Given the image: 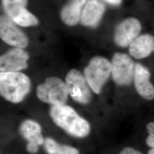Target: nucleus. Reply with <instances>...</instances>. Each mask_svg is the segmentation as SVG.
<instances>
[{"mask_svg": "<svg viewBox=\"0 0 154 154\" xmlns=\"http://www.w3.org/2000/svg\"><path fill=\"white\" fill-rule=\"evenodd\" d=\"M14 23L9 17H1V38L7 44L15 48H26L28 45V37L20 29L17 27Z\"/></svg>", "mask_w": 154, "mask_h": 154, "instance_id": "8", "label": "nucleus"}, {"mask_svg": "<svg viewBox=\"0 0 154 154\" xmlns=\"http://www.w3.org/2000/svg\"><path fill=\"white\" fill-rule=\"evenodd\" d=\"M151 74L149 69L141 63H135L133 82L137 93L144 99H154V86L151 82Z\"/></svg>", "mask_w": 154, "mask_h": 154, "instance_id": "9", "label": "nucleus"}, {"mask_svg": "<svg viewBox=\"0 0 154 154\" xmlns=\"http://www.w3.org/2000/svg\"><path fill=\"white\" fill-rule=\"evenodd\" d=\"M142 28L141 22L135 17H130L123 20L115 29L114 43L121 48L128 47L140 35Z\"/></svg>", "mask_w": 154, "mask_h": 154, "instance_id": "7", "label": "nucleus"}, {"mask_svg": "<svg viewBox=\"0 0 154 154\" xmlns=\"http://www.w3.org/2000/svg\"><path fill=\"white\" fill-rule=\"evenodd\" d=\"M44 147L48 154H79L77 149L60 144L51 138H47L45 140Z\"/></svg>", "mask_w": 154, "mask_h": 154, "instance_id": "16", "label": "nucleus"}, {"mask_svg": "<svg viewBox=\"0 0 154 154\" xmlns=\"http://www.w3.org/2000/svg\"><path fill=\"white\" fill-rule=\"evenodd\" d=\"M147 154H154V148L150 149L148 151Z\"/></svg>", "mask_w": 154, "mask_h": 154, "instance_id": "21", "label": "nucleus"}, {"mask_svg": "<svg viewBox=\"0 0 154 154\" xmlns=\"http://www.w3.org/2000/svg\"><path fill=\"white\" fill-rule=\"evenodd\" d=\"M29 55L22 48L9 50L0 58L1 72H17L26 69Z\"/></svg>", "mask_w": 154, "mask_h": 154, "instance_id": "10", "label": "nucleus"}, {"mask_svg": "<svg viewBox=\"0 0 154 154\" xmlns=\"http://www.w3.org/2000/svg\"><path fill=\"white\" fill-rule=\"evenodd\" d=\"M146 130L148 134L146 139V143L151 149L154 148V122H150L146 125Z\"/></svg>", "mask_w": 154, "mask_h": 154, "instance_id": "17", "label": "nucleus"}, {"mask_svg": "<svg viewBox=\"0 0 154 154\" xmlns=\"http://www.w3.org/2000/svg\"><path fill=\"white\" fill-rule=\"evenodd\" d=\"M103 1L108 3L111 5L113 6L120 5L123 1V0H103Z\"/></svg>", "mask_w": 154, "mask_h": 154, "instance_id": "20", "label": "nucleus"}, {"mask_svg": "<svg viewBox=\"0 0 154 154\" xmlns=\"http://www.w3.org/2000/svg\"><path fill=\"white\" fill-rule=\"evenodd\" d=\"M29 77L20 72H1L0 93L7 100L17 103L22 101L30 90Z\"/></svg>", "mask_w": 154, "mask_h": 154, "instance_id": "2", "label": "nucleus"}, {"mask_svg": "<svg viewBox=\"0 0 154 154\" xmlns=\"http://www.w3.org/2000/svg\"><path fill=\"white\" fill-rule=\"evenodd\" d=\"M88 0H69L61 9V20L68 26L77 25L81 20L83 8Z\"/></svg>", "mask_w": 154, "mask_h": 154, "instance_id": "13", "label": "nucleus"}, {"mask_svg": "<svg viewBox=\"0 0 154 154\" xmlns=\"http://www.w3.org/2000/svg\"><path fill=\"white\" fill-rule=\"evenodd\" d=\"M22 137L28 143H33L38 146L44 144L45 139L41 134V127L38 123L32 120L23 122L20 128Z\"/></svg>", "mask_w": 154, "mask_h": 154, "instance_id": "14", "label": "nucleus"}, {"mask_svg": "<svg viewBox=\"0 0 154 154\" xmlns=\"http://www.w3.org/2000/svg\"><path fill=\"white\" fill-rule=\"evenodd\" d=\"M119 154H143L140 151L132 147H127L123 149Z\"/></svg>", "mask_w": 154, "mask_h": 154, "instance_id": "18", "label": "nucleus"}, {"mask_svg": "<svg viewBox=\"0 0 154 154\" xmlns=\"http://www.w3.org/2000/svg\"><path fill=\"white\" fill-rule=\"evenodd\" d=\"M128 52L136 60L147 58L154 53V35L151 34L139 35L128 46Z\"/></svg>", "mask_w": 154, "mask_h": 154, "instance_id": "12", "label": "nucleus"}, {"mask_svg": "<svg viewBox=\"0 0 154 154\" xmlns=\"http://www.w3.org/2000/svg\"><path fill=\"white\" fill-rule=\"evenodd\" d=\"M111 75L114 82L120 86H126L133 81L135 66L132 58L125 53H116L111 60Z\"/></svg>", "mask_w": 154, "mask_h": 154, "instance_id": "5", "label": "nucleus"}, {"mask_svg": "<svg viewBox=\"0 0 154 154\" xmlns=\"http://www.w3.org/2000/svg\"><path fill=\"white\" fill-rule=\"evenodd\" d=\"M50 115L55 124L70 135L83 138L90 131V126L77 114L72 107L67 105L53 106Z\"/></svg>", "mask_w": 154, "mask_h": 154, "instance_id": "1", "label": "nucleus"}, {"mask_svg": "<svg viewBox=\"0 0 154 154\" xmlns=\"http://www.w3.org/2000/svg\"><path fill=\"white\" fill-rule=\"evenodd\" d=\"M69 91L64 82L57 77H49L44 82L38 86L37 95L38 99L53 106H61L66 103Z\"/></svg>", "mask_w": 154, "mask_h": 154, "instance_id": "4", "label": "nucleus"}, {"mask_svg": "<svg viewBox=\"0 0 154 154\" xmlns=\"http://www.w3.org/2000/svg\"><path fill=\"white\" fill-rule=\"evenodd\" d=\"M66 85L72 98L81 104H88L91 98L89 85L85 77L76 69H72L66 77Z\"/></svg>", "mask_w": 154, "mask_h": 154, "instance_id": "6", "label": "nucleus"}, {"mask_svg": "<svg viewBox=\"0 0 154 154\" xmlns=\"http://www.w3.org/2000/svg\"><path fill=\"white\" fill-rule=\"evenodd\" d=\"M38 145L33 143H28L26 149L30 154H35L38 151Z\"/></svg>", "mask_w": 154, "mask_h": 154, "instance_id": "19", "label": "nucleus"}, {"mask_svg": "<svg viewBox=\"0 0 154 154\" xmlns=\"http://www.w3.org/2000/svg\"><path fill=\"white\" fill-rule=\"evenodd\" d=\"M84 75L90 88L98 94L111 75V63L103 57H94L85 67Z\"/></svg>", "mask_w": 154, "mask_h": 154, "instance_id": "3", "label": "nucleus"}, {"mask_svg": "<svg viewBox=\"0 0 154 154\" xmlns=\"http://www.w3.org/2000/svg\"><path fill=\"white\" fill-rule=\"evenodd\" d=\"M106 11V5L99 0H88L83 9L81 22L83 25L95 28L101 21Z\"/></svg>", "mask_w": 154, "mask_h": 154, "instance_id": "11", "label": "nucleus"}, {"mask_svg": "<svg viewBox=\"0 0 154 154\" xmlns=\"http://www.w3.org/2000/svg\"><path fill=\"white\" fill-rule=\"evenodd\" d=\"M28 2V0H2L4 9L11 20L26 9Z\"/></svg>", "mask_w": 154, "mask_h": 154, "instance_id": "15", "label": "nucleus"}]
</instances>
